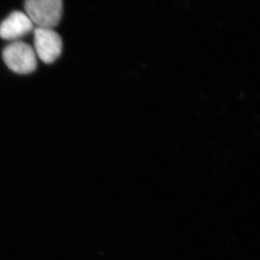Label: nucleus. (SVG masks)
Listing matches in <instances>:
<instances>
[{
	"mask_svg": "<svg viewBox=\"0 0 260 260\" xmlns=\"http://www.w3.org/2000/svg\"><path fill=\"white\" fill-rule=\"evenodd\" d=\"M25 10L37 27L52 29L61 20L62 0H26Z\"/></svg>",
	"mask_w": 260,
	"mask_h": 260,
	"instance_id": "1",
	"label": "nucleus"
},
{
	"mask_svg": "<svg viewBox=\"0 0 260 260\" xmlns=\"http://www.w3.org/2000/svg\"><path fill=\"white\" fill-rule=\"evenodd\" d=\"M3 57L8 68L16 74H30L37 69L35 50L27 43L20 41H15L5 47Z\"/></svg>",
	"mask_w": 260,
	"mask_h": 260,
	"instance_id": "2",
	"label": "nucleus"
},
{
	"mask_svg": "<svg viewBox=\"0 0 260 260\" xmlns=\"http://www.w3.org/2000/svg\"><path fill=\"white\" fill-rule=\"evenodd\" d=\"M34 44L35 52L45 63H52L60 57L62 51L61 37L50 28L34 29Z\"/></svg>",
	"mask_w": 260,
	"mask_h": 260,
	"instance_id": "3",
	"label": "nucleus"
},
{
	"mask_svg": "<svg viewBox=\"0 0 260 260\" xmlns=\"http://www.w3.org/2000/svg\"><path fill=\"white\" fill-rule=\"evenodd\" d=\"M33 26L26 14L15 11L0 24V37L15 42L31 31Z\"/></svg>",
	"mask_w": 260,
	"mask_h": 260,
	"instance_id": "4",
	"label": "nucleus"
}]
</instances>
